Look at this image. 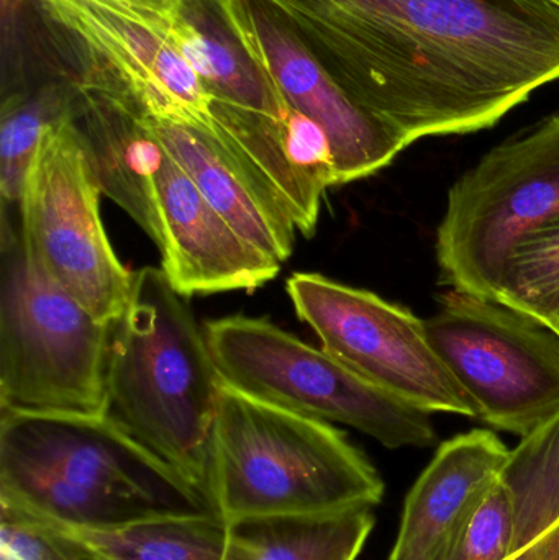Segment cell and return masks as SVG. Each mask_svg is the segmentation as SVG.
<instances>
[{"instance_id": "1", "label": "cell", "mask_w": 559, "mask_h": 560, "mask_svg": "<svg viewBox=\"0 0 559 560\" xmlns=\"http://www.w3.org/2000/svg\"><path fill=\"white\" fill-rule=\"evenodd\" d=\"M338 84L406 143L494 127L559 81L550 0H275Z\"/></svg>"}, {"instance_id": "2", "label": "cell", "mask_w": 559, "mask_h": 560, "mask_svg": "<svg viewBox=\"0 0 559 560\" xmlns=\"http://www.w3.org/2000/svg\"><path fill=\"white\" fill-rule=\"evenodd\" d=\"M0 505L71 529L217 515L209 497L107 417L0 410Z\"/></svg>"}, {"instance_id": "3", "label": "cell", "mask_w": 559, "mask_h": 560, "mask_svg": "<svg viewBox=\"0 0 559 560\" xmlns=\"http://www.w3.org/2000/svg\"><path fill=\"white\" fill-rule=\"evenodd\" d=\"M384 489L376 467L334 424L222 384L206 493L226 525L374 509Z\"/></svg>"}, {"instance_id": "4", "label": "cell", "mask_w": 559, "mask_h": 560, "mask_svg": "<svg viewBox=\"0 0 559 560\" xmlns=\"http://www.w3.org/2000/svg\"><path fill=\"white\" fill-rule=\"evenodd\" d=\"M222 384L186 296L163 269L135 272L112 325L105 417L206 493Z\"/></svg>"}, {"instance_id": "5", "label": "cell", "mask_w": 559, "mask_h": 560, "mask_svg": "<svg viewBox=\"0 0 559 560\" xmlns=\"http://www.w3.org/2000/svg\"><path fill=\"white\" fill-rule=\"evenodd\" d=\"M0 410L105 417L112 325L26 258L20 226H0Z\"/></svg>"}, {"instance_id": "6", "label": "cell", "mask_w": 559, "mask_h": 560, "mask_svg": "<svg viewBox=\"0 0 559 560\" xmlns=\"http://www.w3.org/2000/svg\"><path fill=\"white\" fill-rule=\"evenodd\" d=\"M203 331L223 384L248 397L347 424L387 450L435 444L430 413L381 390L325 349L268 319L225 316L207 323Z\"/></svg>"}, {"instance_id": "7", "label": "cell", "mask_w": 559, "mask_h": 560, "mask_svg": "<svg viewBox=\"0 0 559 560\" xmlns=\"http://www.w3.org/2000/svg\"><path fill=\"white\" fill-rule=\"evenodd\" d=\"M557 219L559 115H554L492 148L453 184L436 232L443 285L496 299L511 249Z\"/></svg>"}, {"instance_id": "8", "label": "cell", "mask_w": 559, "mask_h": 560, "mask_svg": "<svg viewBox=\"0 0 559 560\" xmlns=\"http://www.w3.org/2000/svg\"><path fill=\"white\" fill-rule=\"evenodd\" d=\"M443 364L478 420L531 436L559 415V332L489 296L452 289L426 319Z\"/></svg>"}, {"instance_id": "9", "label": "cell", "mask_w": 559, "mask_h": 560, "mask_svg": "<svg viewBox=\"0 0 559 560\" xmlns=\"http://www.w3.org/2000/svg\"><path fill=\"white\" fill-rule=\"evenodd\" d=\"M71 117L46 131L26 173L20 238L36 271L95 318L114 323L130 302L135 272L108 242L102 190Z\"/></svg>"}, {"instance_id": "10", "label": "cell", "mask_w": 559, "mask_h": 560, "mask_svg": "<svg viewBox=\"0 0 559 560\" xmlns=\"http://www.w3.org/2000/svg\"><path fill=\"white\" fill-rule=\"evenodd\" d=\"M286 289L322 349L358 375L427 413L478 418V408L436 354L426 319L370 290L314 272H295Z\"/></svg>"}, {"instance_id": "11", "label": "cell", "mask_w": 559, "mask_h": 560, "mask_svg": "<svg viewBox=\"0 0 559 560\" xmlns=\"http://www.w3.org/2000/svg\"><path fill=\"white\" fill-rule=\"evenodd\" d=\"M229 3L286 107L314 125L327 140L335 186L373 176L409 147L394 128L361 107L338 84L275 0Z\"/></svg>"}, {"instance_id": "12", "label": "cell", "mask_w": 559, "mask_h": 560, "mask_svg": "<svg viewBox=\"0 0 559 560\" xmlns=\"http://www.w3.org/2000/svg\"><path fill=\"white\" fill-rule=\"evenodd\" d=\"M102 71L85 81L127 94L141 114L209 127V97L174 39L167 12L130 0H33Z\"/></svg>"}, {"instance_id": "13", "label": "cell", "mask_w": 559, "mask_h": 560, "mask_svg": "<svg viewBox=\"0 0 559 560\" xmlns=\"http://www.w3.org/2000/svg\"><path fill=\"white\" fill-rule=\"evenodd\" d=\"M154 141V194L163 226L161 269L173 289L187 299L255 290L275 279L281 262L236 233L197 189L189 174L156 138Z\"/></svg>"}, {"instance_id": "14", "label": "cell", "mask_w": 559, "mask_h": 560, "mask_svg": "<svg viewBox=\"0 0 559 560\" xmlns=\"http://www.w3.org/2000/svg\"><path fill=\"white\" fill-rule=\"evenodd\" d=\"M140 115L147 130L236 233L281 265L291 258L298 229L275 189L202 125Z\"/></svg>"}, {"instance_id": "15", "label": "cell", "mask_w": 559, "mask_h": 560, "mask_svg": "<svg viewBox=\"0 0 559 560\" xmlns=\"http://www.w3.org/2000/svg\"><path fill=\"white\" fill-rule=\"evenodd\" d=\"M509 454L488 430L442 443L407 495L387 560H445L469 513L501 476Z\"/></svg>"}, {"instance_id": "16", "label": "cell", "mask_w": 559, "mask_h": 560, "mask_svg": "<svg viewBox=\"0 0 559 560\" xmlns=\"http://www.w3.org/2000/svg\"><path fill=\"white\" fill-rule=\"evenodd\" d=\"M72 124L102 194L163 248L153 183L156 141L128 95L110 85L79 82Z\"/></svg>"}, {"instance_id": "17", "label": "cell", "mask_w": 559, "mask_h": 560, "mask_svg": "<svg viewBox=\"0 0 559 560\" xmlns=\"http://www.w3.org/2000/svg\"><path fill=\"white\" fill-rule=\"evenodd\" d=\"M167 16L177 46L209 97V114L210 108H235L276 120L291 117L229 0H177Z\"/></svg>"}, {"instance_id": "18", "label": "cell", "mask_w": 559, "mask_h": 560, "mask_svg": "<svg viewBox=\"0 0 559 560\" xmlns=\"http://www.w3.org/2000/svg\"><path fill=\"white\" fill-rule=\"evenodd\" d=\"M501 479L517 510L514 548L504 560H559V415L511 451Z\"/></svg>"}, {"instance_id": "19", "label": "cell", "mask_w": 559, "mask_h": 560, "mask_svg": "<svg viewBox=\"0 0 559 560\" xmlns=\"http://www.w3.org/2000/svg\"><path fill=\"white\" fill-rule=\"evenodd\" d=\"M374 525L373 509L249 520L230 529L225 560H357Z\"/></svg>"}, {"instance_id": "20", "label": "cell", "mask_w": 559, "mask_h": 560, "mask_svg": "<svg viewBox=\"0 0 559 560\" xmlns=\"http://www.w3.org/2000/svg\"><path fill=\"white\" fill-rule=\"evenodd\" d=\"M79 85L49 84L3 95L0 110L2 222L19 223L20 197L33 158L49 128L71 117Z\"/></svg>"}, {"instance_id": "21", "label": "cell", "mask_w": 559, "mask_h": 560, "mask_svg": "<svg viewBox=\"0 0 559 560\" xmlns=\"http://www.w3.org/2000/svg\"><path fill=\"white\" fill-rule=\"evenodd\" d=\"M66 529L112 560H225L232 526L219 515H202L112 529Z\"/></svg>"}, {"instance_id": "22", "label": "cell", "mask_w": 559, "mask_h": 560, "mask_svg": "<svg viewBox=\"0 0 559 560\" xmlns=\"http://www.w3.org/2000/svg\"><path fill=\"white\" fill-rule=\"evenodd\" d=\"M496 300L559 332V219L527 233L511 249Z\"/></svg>"}, {"instance_id": "23", "label": "cell", "mask_w": 559, "mask_h": 560, "mask_svg": "<svg viewBox=\"0 0 559 560\" xmlns=\"http://www.w3.org/2000/svg\"><path fill=\"white\" fill-rule=\"evenodd\" d=\"M515 535L514 497L499 476L469 513L445 560H504L514 548Z\"/></svg>"}, {"instance_id": "24", "label": "cell", "mask_w": 559, "mask_h": 560, "mask_svg": "<svg viewBox=\"0 0 559 560\" xmlns=\"http://www.w3.org/2000/svg\"><path fill=\"white\" fill-rule=\"evenodd\" d=\"M0 560H112L61 526L0 505Z\"/></svg>"}, {"instance_id": "25", "label": "cell", "mask_w": 559, "mask_h": 560, "mask_svg": "<svg viewBox=\"0 0 559 560\" xmlns=\"http://www.w3.org/2000/svg\"><path fill=\"white\" fill-rule=\"evenodd\" d=\"M138 5L150 7V9L160 10V12H171L176 5L177 0H130Z\"/></svg>"}, {"instance_id": "26", "label": "cell", "mask_w": 559, "mask_h": 560, "mask_svg": "<svg viewBox=\"0 0 559 560\" xmlns=\"http://www.w3.org/2000/svg\"><path fill=\"white\" fill-rule=\"evenodd\" d=\"M551 3H555V5L559 7V0H550Z\"/></svg>"}]
</instances>
